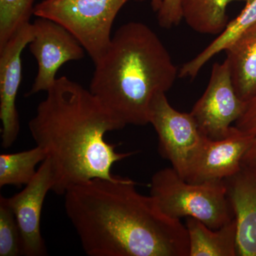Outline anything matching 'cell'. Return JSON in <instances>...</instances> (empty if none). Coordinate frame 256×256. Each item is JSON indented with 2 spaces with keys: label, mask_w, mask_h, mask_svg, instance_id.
<instances>
[{
  "label": "cell",
  "mask_w": 256,
  "mask_h": 256,
  "mask_svg": "<svg viewBox=\"0 0 256 256\" xmlns=\"http://www.w3.org/2000/svg\"><path fill=\"white\" fill-rule=\"evenodd\" d=\"M64 206L89 256H190L186 226L141 194L131 178H94L64 194Z\"/></svg>",
  "instance_id": "obj_1"
},
{
  "label": "cell",
  "mask_w": 256,
  "mask_h": 256,
  "mask_svg": "<svg viewBox=\"0 0 256 256\" xmlns=\"http://www.w3.org/2000/svg\"><path fill=\"white\" fill-rule=\"evenodd\" d=\"M46 92L28 129L52 161V192L60 196L94 178L114 180L112 166L136 152H118L117 144L105 136L126 126L89 89L68 77L57 78Z\"/></svg>",
  "instance_id": "obj_2"
},
{
  "label": "cell",
  "mask_w": 256,
  "mask_h": 256,
  "mask_svg": "<svg viewBox=\"0 0 256 256\" xmlns=\"http://www.w3.org/2000/svg\"><path fill=\"white\" fill-rule=\"evenodd\" d=\"M178 70L164 44L146 24L120 26L95 65L89 90L124 124H150L154 96L173 86Z\"/></svg>",
  "instance_id": "obj_3"
},
{
  "label": "cell",
  "mask_w": 256,
  "mask_h": 256,
  "mask_svg": "<svg viewBox=\"0 0 256 256\" xmlns=\"http://www.w3.org/2000/svg\"><path fill=\"white\" fill-rule=\"evenodd\" d=\"M150 196L168 216L192 217L212 229L220 228L234 218L225 181L188 182L172 166L153 175Z\"/></svg>",
  "instance_id": "obj_4"
},
{
  "label": "cell",
  "mask_w": 256,
  "mask_h": 256,
  "mask_svg": "<svg viewBox=\"0 0 256 256\" xmlns=\"http://www.w3.org/2000/svg\"><path fill=\"white\" fill-rule=\"evenodd\" d=\"M146 0H43L34 15L60 24L82 44L94 65L110 46L116 16L126 3Z\"/></svg>",
  "instance_id": "obj_5"
},
{
  "label": "cell",
  "mask_w": 256,
  "mask_h": 256,
  "mask_svg": "<svg viewBox=\"0 0 256 256\" xmlns=\"http://www.w3.org/2000/svg\"><path fill=\"white\" fill-rule=\"evenodd\" d=\"M246 101L238 97L234 88L226 58L212 66L206 90L194 106L190 114L202 134L212 140L226 137L230 126L246 108Z\"/></svg>",
  "instance_id": "obj_6"
},
{
  "label": "cell",
  "mask_w": 256,
  "mask_h": 256,
  "mask_svg": "<svg viewBox=\"0 0 256 256\" xmlns=\"http://www.w3.org/2000/svg\"><path fill=\"white\" fill-rule=\"evenodd\" d=\"M150 124L159 138V152L183 178L201 141L202 134L191 114L181 112L169 102L165 92L156 94L150 108Z\"/></svg>",
  "instance_id": "obj_7"
},
{
  "label": "cell",
  "mask_w": 256,
  "mask_h": 256,
  "mask_svg": "<svg viewBox=\"0 0 256 256\" xmlns=\"http://www.w3.org/2000/svg\"><path fill=\"white\" fill-rule=\"evenodd\" d=\"M32 25L34 37L28 46L36 58L38 70L26 96L46 92L56 80L60 67L67 62L82 60L86 52L68 30L53 20L37 16Z\"/></svg>",
  "instance_id": "obj_8"
},
{
  "label": "cell",
  "mask_w": 256,
  "mask_h": 256,
  "mask_svg": "<svg viewBox=\"0 0 256 256\" xmlns=\"http://www.w3.org/2000/svg\"><path fill=\"white\" fill-rule=\"evenodd\" d=\"M252 142V136L236 126L223 139L212 140L202 134L185 180L203 183L232 178L242 170V158Z\"/></svg>",
  "instance_id": "obj_9"
},
{
  "label": "cell",
  "mask_w": 256,
  "mask_h": 256,
  "mask_svg": "<svg viewBox=\"0 0 256 256\" xmlns=\"http://www.w3.org/2000/svg\"><path fill=\"white\" fill-rule=\"evenodd\" d=\"M54 184L53 166L50 158L42 162L36 174L22 191L8 198L14 212L22 238L23 256H44L47 254L40 222L44 202Z\"/></svg>",
  "instance_id": "obj_10"
},
{
  "label": "cell",
  "mask_w": 256,
  "mask_h": 256,
  "mask_svg": "<svg viewBox=\"0 0 256 256\" xmlns=\"http://www.w3.org/2000/svg\"><path fill=\"white\" fill-rule=\"evenodd\" d=\"M33 37V25L28 23L0 48V119L5 149L14 144L20 132L16 100L22 80V54Z\"/></svg>",
  "instance_id": "obj_11"
},
{
  "label": "cell",
  "mask_w": 256,
  "mask_h": 256,
  "mask_svg": "<svg viewBox=\"0 0 256 256\" xmlns=\"http://www.w3.org/2000/svg\"><path fill=\"white\" fill-rule=\"evenodd\" d=\"M224 181L237 222V254L256 256V172L242 168Z\"/></svg>",
  "instance_id": "obj_12"
},
{
  "label": "cell",
  "mask_w": 256,
  "mask_h": 256,
  "mask_svg": "<svg viewBox=\"0 0 256 256\" xmlns=\"http://www.w3.org/2000/svg\"><path fill=\"white\" fill-rule=\"evenodd\" d=\"M237 95L248 101L256 94V24L238 36L225 50Z\"/></svg>",
  "instance_id": "obj_13"
},
{
  "label": "cell",
  "mask_w": 256,
  "mask_h": 256,
  "mask_svg": "<svg viewBox=\"0 0 256 256\" xmlns=\"http://www.w3.org/2000/svg\"><path fill=\"white\" fill-rule=\"evenodd\" d=\"M190 256H238L237 222L235 217L218 229H212L201 220L186 217Z\"/></svg>",
  "instance_id": "obj_14"
},
{
  "label": "cell",
  "mask_w": 256,
  "mask_h": 256,
  "mask_svg": "<svg viewBox=\"0 0 256 256\" xmlns=\"http://www.w3.org/2000/svg\"><path fill=\"white\" fill-rule=\"evenodd\" d=\"M256 24V0H246L245 6L240 14L232 21L229 22L225 30L201 53L184 64L178 70V77L191 79L196 78L208 60L220 52H224L232 42Z\"/></svg>",
  "instance_id": "obj_15"
},
{
  "label": "cell",
  "mask_w": 256,
  "mask_h": 256,
  "mask_svg": "<svg viewBox=\"0 0 256 256\" xmlns=\"http://www.w3.org/2000/svg\"><path fill=\"white\" fill-rule=\"evenodd\" d=\"M246 0H182L183 20L194 31L220 34L229 22L227 8L233 2Z\"/></svg>",
  "instance_id": "obj_16"
},
{
  "label": "cell",
  "mask_w": 256,
  "mask_h": 256,
  "mask_svg": "<svg viewBox=\"0 0 256 256\" xmlns=\"http://www.w3.org/2000/svg\"><path fill=\"white\" fill-rule=\"evenodd\" d=\"M40 146L16 153L0 154V188L28 185L36 174V165L46 159Z\"/></svg>",
  "instance_id": "obj_17"
},
{
  "label": "cell",
  "mask_w": 256,
  "mask_h": 256,
  "mask_svg": "<svg viewBox=\"0 0 256 256\" xmlns=\"http://www.w3.org/2000/svg\"><path fill=\"white\" fill-rule=\"evenodd\" d=\"M34 0H0V48L25 25L34 15Z\"/></svg>",
  "instance_id": "obj_18"
},
{
  "label": "cell",
  "mask_w": 256,
  "mask_h": 256,
  "mask_svg": "<svg viewBox=\"0 0 256 256\" xmlns=\"http://www.w3.org/2000/svg\"><path fill=\"white\" fill-rule=\"evenodd\" d=\"M22 255V238L16 217L8 198L0 196V256Z\"/></svg>",
  "instance_id": "obj_19"
},
{
  "label": "cell",
  "mask_w": 256,
  "mask_h": 256,
  "mask_svg": "<svg viewBox=\"0 0 256 256\" xmlns=\"http://www.w3.org/2000/svg\"><path fill=\"white\" fill-rule=\"evenodd\" d=\"M235 124L236 127L252 136V140L242 158V168L256 172V94L248 101L245 111Z\"/></svg>",
  "instance_id": "obj_20"
},
{
  "label": "cell",
  "mask_w": 256,
  "mask_h": 256,
  "mask_svg": "<svg viewBox=\"0 0 256 256\" xmlns=\"http://www.w3.org/2000/svg\"><path fill=\"white\" fill-rule=\"evenodd\" d=\"M156 13L161 28H171L178 26L183 20L182 0H163Z\"/></svg>",
  "instance_id": "obj_21"
},
{
  "label": "cell",
  "mask_w": 256,
  "mask_h": 256,
  "mask_svg": "<svg viewBox=\"0 0 256 256\" xmlns=\"http://www.w3.org/2000/svg\"><path fill=\"white\" fill-rule=\"evenodd\" d=\"M163 0H151V6L154 12H158V10L161 8Z\"/></svg>",
  "instance_id": "obj_22"
}]
</instances>
